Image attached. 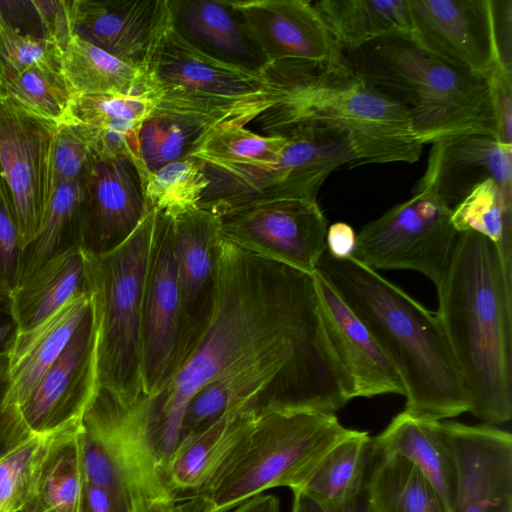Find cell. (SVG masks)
<instances>
[{"instance_id":"obj_1","label":"cell","mask_w":512,"mask_h":512,"mask_svg":"<svg viewBox=\"0 0 512 512\" xmlns=\"http://www.w3.org/2000/svg\"><path fill=\"white\" fill-rule=\"evenodd\" d=\"M277 361L296 364L338 408L354 398L353 380L324 329L314 272L221 236L208 325L167 386L146 397L162 466L179 441L185 406L197 390Z\"/></svg>"},{"instance_id":"obj_2","label":"cell","mask_w":512,"mask_h":512,"mask_svg":"<svg viewBox=\"0 0 512 512\" xmlns=\"http://www.w3.org/2000/svg\"><path fill=\"white\" fill-rule=\"evenodd\" d=\"M438 311L470 411L487 424L512 417V279L495 245L472 231L459 232L437 288Z\"/></svg>"},{"instance_id":"obj_3","label":"cell","mask_w":512,"mask_h":512,"mask_svg":"<svg viewBox=\"0 0 512 512\" xmlns=\"http://www.w3.org/2000/svg\"><path fill=\"white\" fill-rule=\"evenodd\" d=\"M316 271L368 327L404 384L405 410L440 421L470 411V402L437 313L353 257L325 251Z\"/></svg>"},{"instance_id":"obj_4","label":"cell","mask_w":512,"mask_h":512,"mask_svg":"<svg viewBox=\"0 0 512 512\" xmlns=\"http://www.w3.org/2000/svg\"><path fill=\"white\" fill-rule=\"evenodd\" d=\"M261 74L275 94V102L254 120L262 135L282 136L301 126L331 129L350 142L355 166L420 158L423 145L406 109L346 62L274 61Z\"/></svg>"},{"instance_id":"obj_5","label":"cell","mask_w":512,"mask_h":512,"mask_svg":"<svg viewBox=\"0 0 512 512\" xmlns=\"http://www.w3.org/2000/svg\"><path fill=\"white\" fill-rule=\"evenodd\" d=\"M365 83L402 105L420 144L464 136L495 137L488 80L456 68L404 37L344 51Z\"/></svg>"},{"instance_id":"obj_6","label":"cell","mask_w":512,"mask_h":512,"mask_svg":"<svg viewBox=\"0 0 512 512\" xmlns=\"http://www.w3.org/2000/svg\"><path fill=\"white\" fill-rule=\"evenodd\" d=\"M354 432L335 413L261 407L238 454L198 497L203 512H227L275 487L300 490L326 454Z\"/></svg>"},{"instance_id":"obj_7","label":"cell","mask_w":512,"mask_h":512,"mask_svg":"<svg viewBox=\"0 0 512 512\" xmlns=\"http://www.w3.org/2000/svg\"><path fill=\"white\" fill-rule=\"evenodd\" d=\"M155 211L111 252L89 255L92 296L98 318L99 389L122 404L143 396L141 321Z\"/></svg>"},{"instance_id":"obj_8","label":"cell","mask_w":512,"mask_h":512,"mask_svg":"<svg viewBox=\"0 0 512 512\" xmlns=\"http://www.w3.org/2000/svg\"><path fill=\"white\" fill-rule=\"evenodd\" d=\"M84 479L109 490L129 512L176 499L158 455L145 395L122 404L98 390L79 426Z\"/></svg>"},{"instance_id":"obj_9","label":"cell","mask_w":512,"mask_h":512,"mask_svg":"<svg viewBox=\"0 0 512 512\" xmlns=\"http://www.w3.org/2000/svg\"><path fill=\"white\" fill-rule=\"evenodd\" d=\"M458 234L451 222V209L419 179L409 199L363 226L352 257L375 271H418L437 289L450 265Z\"/></svg>"},{"instance_id":"obj_10","label":"cell","mask_w":512,"mask_h":512,"mask_svg":"<svg viewBox=\"0 0 512 512\" xmlns=\"http://www.w3.org/2000/svg\"><path fill=\"white\" fill-rule=\"evenodd\" d=\"M272 163L213 167L203 165L209 185L198 208L222 216L261 201L294 199L318 202L330 175L326 152L313 136L297 132Z\"/></svg>"},{"instance_id":"obj_11","label":"cell","mask_w":512,"mask_h":512,"mask_svg":"<svg viewBox=\"0 0 512 512\" xmlns=\"http://www.w3.org/2000/svg\"><path fill=\"white\" fill-rule=\"evenodd\" d=\"M180 363V294L170 216L155 211L141 321V384L146 397L160 393Z\"/></svg>"},{"instance_id":"obj_12","label":"cell","mask_w":512,"mask_h":512,"mask_svg":"<svg viewBox=\"0 0 512 512\" xmlns=\"http://www.w3.org/2000/svg\"><path fill=\"white\" fill-rule=\"evenodd\" d=\"M218 217L224 238L307 273L326 251L328 224L318 202L261 201Z\"/></svg>"},{"instance_id":"obj_13","label":"cell","mask_w":512,"mask_h":512,"mask_svg":"<svg viewBox=\"0 0 512 512\" xmlns=\"http://www.w3.org/2000/svg\"><path fill=\"white\" fill-rule=\"evenodd\" d=\"M98 318L92 304L65 349L18 407L31 435L78 427L99 390Z\"/></svg>"},{"instance_id":"obj_14","label":"cell","mask_w":512,"mask_h":512,"mask_svg":"<svg viewBox=\"0 0 512 512\" xmlns=\"http://www.w3.org/2000/svg\"><path fill=\"white\" fill-rule=\"evenodd\" d=\"M54 129L0 99V167L12 197L23 249L39 234L54 192Z\"/></svg>"},{"instance_id":"obj_15","label":"cell","mask_w":512,"mask_h":512,"mask_svg":"<svg viewBox=\"0 0 512 512\" xmlns=\"http://www.w3.org/2000/svg\"><path fill=\"white\" fill-rule=\"evenodd\" d=\"M408 2L413 27L410 40L424 51L485 78L502 63L493 0Z\"/></svg>"},{"instance_id":"obj_16","label":"cell","mask_w":512,"mask_h":512,"mask_svg":"<svg viewBox=\"0 0 512 512\" xmlns=\"http://www.w3.org/2000/svg\"><path fill=\"white\" fill-rule=\"evenodd\" d=\"M453 455L452 512H512V436L490 424L440 420Z\"/></svg>"},{"instance_id":"obj_17","label":"cell","mask_w":512,"mask_h":512,"mask_svg":"<svg viewBox=\"0 0 512 512\" xmlns=\"http://www.w3.org/2000/svg\"><path fill=\"white\" fill-rule=\"evenodd\" d=\"M149 211L134 163L95 157L83 184L82 249L93 257L111 252L131 236Z\"/></svg>"},{"instance_id":"obj_18","label":"cell","mask_w":512,"mask_h":512,"mask_svg":"<svg viewBox=\"0 0 512 512\" xmlns=\"http://www.w3.org/2000/svg\"><path fill=\"white\" fill-rule=\"evenodd\" d=\"M171 218L180 294V367L213 312L222 235L219 217L203 209Z\"/></svg>"},{"instance_id":"obj_19","label":"cell","mask_w":512,"mask_h":512,"mask_svg":"<svg viewBox=\"0 0 512 512\" xmlns=\"http://www.w3.org/2000/svg\"><path fill=\"white\" fill-rule=\"evenodd\" d=\"M70 12L74 34L145 69L171 27L169 0H70Z\"/></svg>"},{"instance_id":"obj_20","label":"cell","mask_w":512,"mask_h":512,"mask_svg":"<svg viewBox=\"0 0 512 512\" xmlns=\"http://www.w3.org/2000/svg\"><path fill=\"white\" fill-rule=\"evenodd\" d=\"M154 96L236 101L271 92L262 74L217 61L190 46L170 27L147 68Z\"/></svg>"},{"instance_id":"obj_21","label":"cell","mask_w":512,"mask_h":512,"mask_svg":"<svg viewBox=\"0 0 512 512\" xmlns=\"http://www.w3.org/2000/svg\"><path fill=\"white\" fill-rule=\"evenodd\" d=\"M269 62L344 64V51L314 4L306 0H234Z\"/></svg>"},{"instance_id":"obj_22","label":"cell","mask_w":512,"mask_h":512,"mask_svg":"<svg viewBox=\"0 0 512 512\" xmlns=\"http://www.w3.org/2000/svg\"><path fill=\"white\" fill-rule=\"evenodd\" d=\"M328 340L354 383L355 397L405 394L400 374L368 327L329 283L314 271Z\"/></svg>"},{"instance_id":"obj_23","label":"cell","mask_w":512,"mask_h":512,"mask_svg":"<svg viewBox=\"0 0 512 512\" xmlns=\"http://www.w3.org/2000/svg\"><path fill=\"white\" fill-rule=\"evenodd\" d=\"M275 102L274 97L222 108H194L156 103L142 125L141 154L156 170L189 158L211 135L232 126H246Z\"/></svg>"},{"instance_id":"obj_24","label":"cell","mask_w":512,"mask_h":512,"mask_svg":"<svg viewBox=\"0 0 512 512\" xmlns=\"http://www.w3.org/2000/svg\"><path fill=\"white\" fill-rule=\"evenodd\" d=\"M258 410L229 413L179 440L162 466L176 499L199 497L210 487L244 445Z\"/></svg>"},{"instance_id":"obj_25","label":"cell","mask_w":512,"mask_h":512,"mask_svg":"<svg viewBox=\"0 0 512 512\" xmlns=\"http://www.w3.org/2000/svg\"><path fill=\"white\" fill-rule=\"evenodd\" d=\"M171 29L199 52L261 74L270 63L229 0H169Z\"/></svg>"},{"instance_id":"obj_26","label":"cell","mask_w":512,"mask_h":512,"mask_svg":"<svg viewBox=\"0 0 512 512\" xmlns=\"http://www.w3.org/2000/svg\"><path fill=\"white\" fill-rule=\"evenodd\" d=\"M488 179L512 198V146L485 135H464L432 144L420 178L451 210Z\"/></svg>"},{"instance_id":"obj_27","label":"cell","mask_w":512,"mask_h":512,"mask_svg":"<svg viewBox=\"0 0 512 512\" xmlns=\"http://www.w3.org/2000/svg\"><path fill=\"white\" fill-rule=\"evenodd\" d=\"M92 304V293L78 296L36 326L17 331L7 354V404L18 407L59 357Z\"/></svg>"},{"instance_id":"obj_28","label":"cell","mask_w":512,"mask_h":512,"mask_svg":"<svg viewBox=\"0 0 512 512\" xmlns=\"http://www.w3.org/2000/svg\"><path fill=\"white\" fill-rule=\"evenodd\" d=\"M89 255L81 246L53 257L16 287L9 304L18 331L28 330L72 299L91 294Z\"/></svg>"},{"instance_id":"obj_29","label":"cell","mask_w":512,"mask_h":512,"mask_svg":"<svg viewBox=\"0 0 512 512\" xmlns=\"http://www.w3.org/2000/svg\"><path fill=\"white\" fill-rule=\"evenodd\" d=\"M372 450L410 461L436 488L452 510L456 485L455 464L439 421L416 417L406 410L371 438Z\"/></svg>"},{"instance_id":"obj_30","label":"cell","mask_w":512,"mask_h":512,"mask_svg":"<svg viewBox=\"0 0 512 512\" xmlns=\"http://www.w3.org/2000/svg\"><path fill=\"white\" fill-rule=\"evenodd\" d=\"M61 74L75 97L153 94L147 69L125 62L74 33L63 50Z\"/></svg>"},{"instance_id":"obj_31","label":"cell","mask_w":512,"mask_h":512,"mask_svg":"<svg viewBox=\"0 0 512 512\" xmlns=\"http://www.w3.org/2000/svg\"><path fill=\"white\" fill-rule=\"evenodd\" d=\"M313 4L343 51L386 37H412L408 0H321Z\"/></svg>"},{"instance_id":"obj_32","label":"cell","mask_w":512,"mask_h":512,"mask_svg":"<svg viewBox=\"0 0 512 512\" xmlns=\"http://www.w3.org/2000/svg\"><path fill=\"white\" fill-rule=\"evenodd\" d=\"M371 438L368 432L355 430L326 454L297 491L326 512H344L350 508L365 491L373 459Z\"/></svg>"},{"instance_id":"obj_33","label":"cell","mask_w":512,"mask_h":512,"mask_svg":"<svg viewBox=\"0 0 512 512\" xmlns=\"http://www.w3.org/2000/svg\"><path fill=\"white\" fill-rule=\"evenodd\" d=\"M365 499L366 512H452L436 488L410 461L374 451Z\"/></svg>"},{"instance_id":"obj_34","label":"cell","mask_w":512,"mask_h":512,"mask_svg":"<svg viewBox=\"0 0 512 512\" xmlns=\"http://www.w3.org/2000/svg\"><path fill=\"white\" fill-rule=\"evenodd\" d=\"M84 182H64L53 192L42 228L22 251L18 286L53 257L81 246V202Z\"/></svg>"},{"instance_id":"obj_35","label":"cell","mask_w":512,"mask_h":512,"mask_svg":"<svg viewBox=\"0 0 512 512\" xmlns=\"http://www.w3.org/2000/svg\"><path fill=\"white\" fill-rule=\"evenodd\" d=\"M75 95L59 72L0 61V99L54 127L68 122Z\"/></svg>"},{"instance_id":"obj_36","label":"cell","mask_w":512,"mask_h":512,"mask_svg":"<svg viewBox=\"0 0 512 512\" xmlns=\"http://www.w3.org/2000/svg\"><path fill=\"white\" fill-rule=\"evenodd\" d=\"M79 426L56 433L46 451L35 495L44 512L78 511L84 483Z\"/></svg>"},{"instance_id":"obj_37","label":"cell","mask_w":512,"mask_h":512,"mask_svg":"<svg viewBox=\"0 0 512 512\" xmlns=\"http://www.w3.org/2000/svg\"><path fill=\"white\" fill-rule=\"evenodd\" d=\"M451 222L458 232L472 231L488 238L512 279V198L493 179L479 184L451 210Z\"/></svg>"},{"instance_id":"obj_38","label":"cell","mask_w":512,"mask_h":512,"mask_svg":"<svg viewBox=\"0 0 512 512\" xmlns=\"http://www.w3.org/2000/svg\"><path fill=\"white\" fill-rule=\"evenodd\" d=\"M140 179L148 209L171 217L198 208L209 185L202 164L192 157L148 170Z\"/></svg>"},{"instance_id":"obj_39","label":"cell","mask_w":512,"mask_h":512,"mask_svg":"<svg viewBox=\"0 0 512 512\" xmlns=\"http://www.w3.org/2000/svg\"><path fill=\"white\" fill-rule=\"evenodd\" d=\"M286 142L284 136H267L245 126H232L211 135L190 157L213 167L268 164L279 157Z\"/></svg>"},{"instance_id":"obj_40","label":"cell","mask_w":512,"mask_h":512,"mask_svg":"<svg viewBox=\"0 0 512 512\" xmlns=\"http://www.w3.org/2000/svg\"><path fill=\"white\" fill-rule=\"evenodd\" d=\"M54 435H31L0 457V512H17L35 499L41 464Z\"/></svg>"},{"instance_id":"obj_41","label":"cell","mask_w":512,"mask_h":512,"mask_svg":"<svg viewBox=\"0 0 512 512\" xmlns=\"http://www.w3.org/2000/svg\"><path fill=\"white\" fill-rule=\"evenodd\" d=\"M63 50L47 38L21 33L0 9V61L15 69L61 73Z\"/></svg>"},{"instance_id":"obj_42","label":"cell","mask_w":512,"mask_h":512,"mask_svg":"<svg viewBox=\"0 0 512 512\" xmlns=\"http://www.w3.org/2000/svg\"><path fill=\"white\" fill-rule=\"evenodd\" d=\"M155 107L152 95H91L74 98L68 122L94 124L106 120L145 122Z\"/></svg>"},{"instance_id":"obj_43","label":"cell","mask_w":512,"mask_h":512,"mask_svg":"<svg viewBox=\"0 0 512 512\" xmlns=\"http://www.w3.org/2000/svg\"><path fill=\"white\" fill-rule=\"evenodd\" d=\"M94 160L92 150L74 123L55 127L51 153L54 189L64 182H85Z\"/></svg>"},{"instance_id":"obj_44","label":"cell","mask_w":512,"mask_h":512,"mask_svg":"<svg viewBox=\"0 0 512 512\" xmlns=\"http://www.w3.org/2000/svg\"><path fill=\"white\" fill-rule=\"evenodd\" d=\"M23 246L12 197L0 167V300L9 302L18 285Z\"/></svg>"},{"instance_id":"obj_45","label":"cell","mask_w":512,"mask_h":512,"mask_svg":"<svg viewBox=\"0 0 512 512\" xmlns=\"http://www.w3.org/2000/svg\"><path fill=\"white\" fill-rule=\"evenodd\" d=\"M495 119V140L512 146V69L497 63L487 76Z\"/></svg>"},{"instance_id":"obj_46","label":"cell","mask_w":512,"mask_h":512,"mask_svg":"<svg viewBox=\"0 0 512 512\" xmlns=\"http://www.w3.org/2000/svg\"><path fill=\"white\" fill-rule=\"evenodd\" d=\"M8 390V357L0 354V457L31 436L18 411L7 404Z\"/></svg>"},{"instance_id":"obj_47","label":"cell","mask_w":512,"mask_h":512,"mask_svg":"<svg viewBox=\"0 0 512 512\" xmlns=\"http://www.w3.org/2000/svg\"><path fill=\"white\" fill-rule=\"evenodd\" d=\"M36 15L43 30V37L49 39L64 50L74 33L70 12V0L35 1L32 0Z\"/></svg>"},{"instance_id":"obj_48","label":"cell","mask_w":512,"mask_h":512,"mask_svg":"<svg viewBox=\"0 0 512 512\" xmlns=\"http://www.w3.org/2000/svg\"><path fill=\"white\" fill-rule=\"evenodd\" d=\"M77 512H129L107 489L84 479Z\"/></svg>"},{"instance_id":"obj_49","label":"cell","mask_w":512,"mask_h":512,"mask_svg":"<svg viewBox=\"0 0 512 512\" xmlns=\"http://www.w3.org/2000/svg\"><path fill=\"white\" fill-rule=\"evenodd\" d=\"M357 234L352 226L345 222H336L328 226L325 243L326 251L334 258L347 259L354 254Z\"/></svg>"},{"instance_id":"obj_50","label":"cell","mask_w":512,"mask_h":512,"mask_svg":"<svg viewBox=\"0 0 512 512\" xmlns=\"http://www.w3.org/2000/svg\"><path fill=\"white\" fill-rule=\"evenodd\" d=\"M17 331L9 302L0 300V354H8Z\"/></svg>"},{"instance_id":"obj_51","label":"cell","mask_w":512,"mask_h":512,"mask_svg":"<svg viewBox=\"0 0 512 512\" xmlns=\"http://www.w3.org/2000/svg\"><path fill=\"white\" fill-rule=\"evenodd\" d=\"M227 512H280V502L274 495L258 494Z\"/></svg>"},{"instance_id":"obj_52","label":"cell","mask_w":512,"mask_h":512,"mask_svg":"<svg viewBox=\"0 0 512 512\" xmlns=\"http://www.w3.org/2000/svg\"><path fill=\"white\" fill-rule=\"evenodd\" d=\"M293 505L291 512H326L316 502L300 491L293 492ZM344 512H366L365 491L360 499Z\"/></svg>"},{"instance_id":"obj_53","label":"cell","mask_w":512,"mask_h":512,"mask_svg":"<svg viewBox=\"0 0 512 512\" xmlns=\"http://www.w3.org/2000/svg\"><path fill=\"white\" fill-rule=\"evenodd\" d=\"M148 512H203L200 498L173 500L152 507Z\"/></svg>"},{"instance_id":"obj_54","label":"cell","mask_w":512,"mask_h":512,"mask_svg":"<svg viewBox=\"0 0 512 512\" xmlns=\"http://www.w3.org/2000/svg\"><path fill=\"white\" fill-rule=\"evenodd\" d=\"M17 512H44L36 502V499Z\"/></svg>"}]
</instances>
